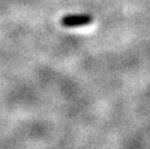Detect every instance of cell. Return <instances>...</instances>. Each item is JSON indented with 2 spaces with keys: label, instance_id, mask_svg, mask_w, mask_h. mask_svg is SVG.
Here are the masks:
<instances>
[{
  "label": "cell",
  "instance_id": "obj_1",
  "mask_svg": "<svg viewBox=\"0 0 150 149\" xmlns=\"http://www.w3.org/2000/svg\"><path fill=\"white\" fill-rule=\"evenodd\" d=\"M94 20V18L90 14H68L64 15L63 18H61L60 23L63 27H82V26H87L89 23H91Z\"/></svg>",
  "mask_w": 150,
  "mask_h": 149
}]
</instances>
